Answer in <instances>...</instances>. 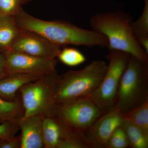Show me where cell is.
Here are the masks:
<instances>
[{
	"instance_id": "1",
	"label": "cell",
	"mask_w": 148,
	"mask_h": 148,
	"mask_svg": "<svg viewBox=\"0 0 148 148\" xmlns=\"http://www.w3.org/2000/svg\"><path fill=\"white\" fill-rule=\"evenodd\" d=\"M14 17L21 29L38 33L60 47L68 45L108 47V40L105 36L67 21L42 20L27 13L23 8Z\"/></svg>"
},
{
	"instance_id": "4",
	"label": "cell",
	"mask_w": 148,
	"mask_h": 148,
	"mask_svg": "<svg viewBox=\"0 0 148 148\" xmlns=\"http://www.w3.org/2000/svg\"><path fill=\"white\" fill-rule=\"evenodd\" d=\"M148 64L130 56L120 81L114 106L123 114L148 99Z\"/></svg>"
},
{
	"instance_id": "26",
	"label": "cell",
	"mask_w": 148,
	"mask_h": 148,
	"mask_svg": "<svg viewBox=\"0 0 148 148\" xmlns=\"http://www.w3.org/2000/svg\"><path fill=\"white\" fill-rule=\"evenodd\" d=\"M2 121L1 120V119H0V123H2Z\"/></svg>"
},
{
	"instance_id": "16",
	"label": "cell",
	"mask_w": 148,
	"mask_h": 148,
	"mask_svg": "<svg viewBox=\"0 0 148 148\" xmlns=\"http://www.w3.org/2000/svg\"><path fill=\"white\" fill-rule=\"evenodd\" d=\"M123 119L148 133V99L123 114Z\"/></svg>"
},
{
	"instance_id": "21",
	"label": "cell",
	"mask_w": 148,
	"mask_h": 148,
	"mask_svg": "<svg viewBox=\"0 0 148 148\" xmlns=\"http://www.w3.org/2000/svg\"><path fill=\"white\" fill-rule=\"evenodd\" d=\"M33 0H0V14L14 16Z\"/></svg>"
},
{
	"instance_id": "7",
	"label": "cell",
	"mask_w": 148,
	"mask_h": 148,
	"mask_svg": "<svg viewBox=\"0 0 148 148\" xmlns=\"http://www.w3.org/2000/svg\"><path fill=\"white\" fill-rule=\"evenodd\" d=\"M103 114L90 98H84L55 105L51 115L71 129L86 131Z\"/></svg>"
},
{
	"instance_id": "3",
	"label": "cell",
	"mask_w": 148,
	"mask_h": 148,
	"mask_svg": "<svg viewBox=\"0 0 148 148\" xmlns=\"http://www.w3.org/2000/svg\"><path fill=\"white\" fill-rule=\"evenodd\" d=\"M108 66L105 61L95 60L82 69L59 75L52 96L53 108L66 101L90 98L102 82Z\"/></svg>"
},
{
	"instance_id": "17",
	"label": "cell",
	"mask_w": 148,
	"mask_h": 148,
	"mask_svg": "<svg viewBox=\"0 0 148 148\" xmlns=\"http://www.w3.org/2000/svg\"><path fill=\"white\" fill-rule=\"evenodd\" d=\"M24 112L21 102L7 101L0 97V119L2 121L19 122Z\"/></svg>"
},
{
	"instance_id": "13",
	"label": "cell",
	"mask_w": 148,
	"mask_h": 148,
	"mask_svg": "<svg viewBox=\"0 0 148 148\" xmlns=\"http://www.w3.org/2000/svg\"><path fill=\"white\" fill-rule=\"evenodd\" d=\"M40 77L18 73L9 74L0 80V97L7 101H15L16 92L21 87Z\"/></svg>"
},
{
	"instance_id": "24",
	"label": "cell",
	"mask_w": 148,
	"mask_h": 148,
	"mask_svg": "<svg viewBox=\"0 0 148 148\" xmlns=\"http://www.w3.org/2000/svg\"><path fill=\"white\" fill-rule=\"evenodd\" d=\"M20 136L0 139V148H20Z\"/></svg>"
},
{
	"instance_id": "9",
	"label": "cell",
	"mask_w": 148,
	"mask_h": 148,
	"mask_svg": "<svg viewBox=\"0 0 148 148\" xmlns=\"http://www.w3.org/2000/svg\"><path fill=\"white\" fill-rule=\"evenodd\" d=\"M11 50L43 58H55L61 49L38 33L20 28Z\"/></svg>"
},
{
	"instance_id": "23",
	"label": "cell",
	"mask_w": 148,
	"mask_h": 148,
	"mask_svg": "<svg viewBox=\"0 0 148 148\" xmlns=\"http://www.w3.org/2000/svg\"><path fill=\"white\" fill-rule=\"evenodd\" d=\"M19 122L5 121L0 123V139L15 136L19 128Z\"/></svg>"
},
{
	"instance_id": "11",
	"label": "cell",
	"mask_w": 148,
	"mask_h": 148,
	"mask_svg": "<svg viewBox=\"0 0 148 148\" xmlns=\"http://www.w3.org/2000/svg\"><path fill=\"white\" fill-rule=\"evenodd\" d=\"M42 115L33 116L20 120V148H44Z\"/></svg>"
},
{
	"instance_id": "10",
	"label": "cell",
	"mask_w": 148,
	"mask_h": 148,
	"mask_svg": "<svg viewBox=\"0 0 148 148\" xmlns=\"http://www.w3.org/2000/svg\"><path fill=\"white\" fill-rule=\"evenodd\" d=\"M123 114L114 106L105 113L85 131L92 148H107L111 135L117 127L121 125Z\"/></svg>"
},
{
	"instance_id": "6",
	"label": "cell",
	"mask_w": 148,
	"mask_h": 148,
	"mask_svg": "<svg viewBox=\"0 0 148 148\" xmlns=\"http://www.w3.org/2000/svg\"><path fill=\"white\" fill-rule=\"evenodd\" d=\"M128 53L110 50L107 56L108 69L104 78L90 98L103 113L114 106L121 79L130 56Z\"/></svg>"
},
{
	"instance_id": "8",
	"label": "cell",
	"mask_w": 148,
	"mask_h": 148,
	"mask_svg": "<svg viewBox=\"0 0 148 148\" xmlns=\"http://www.w3.org/2000/svg\"><path fill=\"white\" fill-rule=\"evenodd\" d=\"M9 74L18 73L41 77L54 73L58 61L10 50L3 53Z\"/></svg>"
},
{
	"instance_id": "5",
	"label": "cell",
	"mask_w": 148,
	"mask_h": 148,
	"mask_svg": "<svg viewBox=\"0 0 148 148\" xmlns=\"http://www.w3.org/2000/svg\"><path fill=\"white\" fill-rule=\"evenodd\" d=\"M57 71L40 77L34 82L25 85L19 90L24 109L22 119L35 115L50 114L53 106L52 98L56 80Z\"/></svg>"
},
{
	"instance_id": "19",
	"label": "cell",
	"mask_w": 148,
	"mask_h": 148,
	"mask_svg": "<svg viewBox=\"0 0 148 148\" xmlns=\"http://www.w3.org/2000/svg\"><path fill=\"white\" fill-rule=\"evenodd\" d=\"M85 131L72 130L59 144L58 148H92Z\"/></svg>"
},
{
	"instance_id": "25",
	"label": "cell",
	"mask_w": 148,
	"mask_h": 148,
	"mask_svg": "<svg viewBox=\"0 0 148 148\" xmlns=\"http://www.w3.org/2000/svg\"><path fill=\"white\" fill-rule=\"evenodd\" d=\"M9 75L7 63L3 53L0 52V80Z\"/></svg>"
},
{
	"instance_id": "12",
	"label": "cell",
	"mask_w": 148,
	"mask_h": 148,
	"mask_svg": "<svg viewBox=\"0 0 148 148\" xmlns=\"http://www.w3.org/2000/svg\"><path fill=\"white\" fill-rule=\"evenodd\" d=\"M71 128L53 115L42 116V133L44 148H58Z\"/></svg>"
},
{
	"instance_id": "15",
	"label": "cell",
	"mask_w": 148,
	"mask_h": 148,
	"mask_svg": "<svg viewBox=\"0 0 148 148\" xmlns=\"http://www.w3.org/2000/svg\"><path fill=\"white\" fill-rule=\"evenodd\" d=\"M142 14L138 20L130 23L133 34L137 42L148 54V0H144Z\"/></svg>"
},
{
	"instance_id": "18",
	"label": "cell",
	"mask_w": 148,
	"mask_h": 148,
	"mask_svg": "<svg viewBox=\"0 0 148 148\" xmlns=\"http://www.w3.org/2000/svg\"><path fill=\"white\" fill-rule=\"evenodd\" d=\"M121 126L127 135L129 146L132 148H148V133L124 120Z\"/></svg>"
},
{
	"instance_id": "2",
	"label": "cell",
	"mask_w": 148,
	"mask_h": 148,
	"mask_svg": "<svg viewBox=\"0 0 148 148\" xmlns=\"http://www.w3.org/2000/svg\"><path fill=\"white\" fill-rule=\"evenodd\" d=\"M92 30L105 36L109 50L123 51L148 64V54L132 33L130 16L120 11L94 14L90 19Z\"/></svg>"
},
{
	"instance_id": "22",
	"label": "cell",
	"mask_w": 148,
	"mask_h": 148,
	"mask_svg": "<svg viewBox=\"0 0 148 148\" xmlns=\"http://www.w3.org/2000/svg\"><path fill=\"white\" fill-rule=\"evenodd\" d=\"M129 146L127 135L121 125L117 127L111 135L107 148H126Z\"/></svg>"
},
{
	"instance_id": "14",
	"label": "cell",
	"mask_w": 148,
	"mask_h": 148,
	"mask_svg": "<svg viewBox=\"0 0 148 148\" xmlns=\"http://www.w3.org/2000/svg\"><path fill=\"white\" fill-rule=\"evenodd\" d=\"M20 29L14 16L0 14V52L3 53L11 50Z\"/></svg>"
},
{
	"instance_id": "20",
	"label": "cell",
	"mask_w": 148,
	"mask_h": 148,
	"mask_svg": "<svg viewBox=\"0 0 148 148\" xmlns=\"http://www.w3.org/2000/svg\"><path fill=\"white\" fill-rule=\"evenodd\" d=\"M57 58L66 66L75 67L84 63L86 57L79 50L75 48L65 47L61 49Z\"/></svg>"
}]
</instances>
